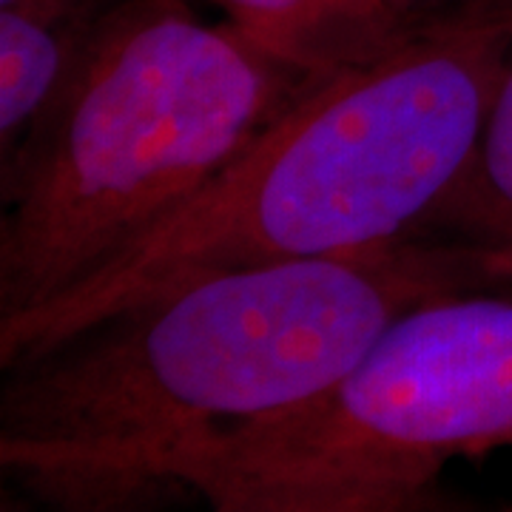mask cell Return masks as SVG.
Wrapping results in <instances>:
<instances>
[{
    "label": "cell",
    "mask_w": 512,
    "mask_h": 512,
    "mask_svg": "<svg viewBox=\"0 0 512 512\" xmlns=\"http://www.w3.org/2000/svg\"><path fill=\"white\" fill-rule=\"evenodd\" d=\"M225 23L279 63L311 77L365 66L404 29L384 0H211Z\"/></svg>",
    "instance_id": "5"
},
{
    "label": "cell",
    "mask_w": 512,
    "mask_h": 512,
    "mask_svg": "<svg viewBox=\"0 0 512 512\" xmlns=\"http://www.w3.org/2000/svg\"><path fill=\"white\" fill-rule=\"evenodd\" d=\"M390 6V12L396 15V20L402 23L404 29H416L424 23L447 18L458 9L476 6L481 0H384Z\"/></svg>",
    "instance_id": "8"
},
{
    "label": "cell",
    "mask_w": 512,
    "mask_h": 512,
    "mask_svg": "<svg viewBox=\"0 0 512 512\" xmlns=\"http://www.w3.org/2000/svg\"><path fill=\"white\" fill-rule=\"evenodd\" d=\"M512 55V0L410 29L316 80L180 214L55 302L0 319V367L200 276L419 239Z\"/></svg>",
    "instance_id": "2"
},
{
    "label": "cell",
    "mask_w": 512,
    "mask_h": 512,
    "mask_svg": "<svg viewBox=\"0 0 512 512\" xmlns=\"http://www.w3.org/2000/svg\"><path fill=\"white\" fill-rule=\"evenodd\" d=\"M316 80L188 0H114L0 160V319L77 291L154 234Z\"/></svg>",
    "instance_id": "3"
},
{
    "label": "cell",
    "mask_w": 512,
    "mask_h": 512,
    "mask_svg": "<svg viewBox=\"0 0 512 512\" xmlns=\"http://www.w3.org/2000/svg\"><path fill=\"white\" fill-rule=\"evenodd\" d=\"M421 237L473 245L512 268V55L473 154Z\"/></svg>",
    "instance_id": "7"
},
{
    "label": "cell",
    "mask_w": 512,
    "mask_h": 512,
    "mask_svg": "<svg viewBox=\"0 0 512 512\" xmlns=\"http://www.w3.org/2000/svg\"><path fill=\"white\" fill-rule=\"evenodd\" d=\"M12 3H18V0H0V6H12Z\"/></svg>",
    "instance_id": "9"
},
{
    "label": "cell",
    "mask_w": 512,
    "mask_h": 512,
    "mask_svg": "<svg viewBox=\"0 0 512 512\" xmlns=\"http://www.w3.org/2000/svg\"><path fill=\"white\" fill-rule=\"evenodd\" d=\"M114 0H18L0 6V160L49 109Z\"/></svg>",
    "instance_id": "6"
},
{
    "label": "cell",
    "mask_w": 512,
    "mask_h": 512,
    "mask_svg": "<svg viewBox=\"0 0 512 512\" xmlns=\"http://www.w3.org/2000/svg\"><path fill=\"white\" fill-rule=\"evenodd\" d=\"M507 285L430 237L191 279L3 367L0 467L57 510L148 507L174 453L313 399L407 308Z\"/></svg>",
    "instance_id": "1"
},
{
    "label": "cell",
    "mask_w": 512,
    "mask_h": 512,
    "mask_svg": "<svg viewBox=\"0 0 512 512\" xmlns=\"http://www.w3.org/2000/svg\"><path fill=\"white\" fill-rule=\"evenodd\" d=\"M501 444H512V296L450 293L399 313L308 402L174 453L160 501L194 493L220 512L424 510L447 461Z\"/></svg>",
    "instance_id": "4"
}]
</instances>
